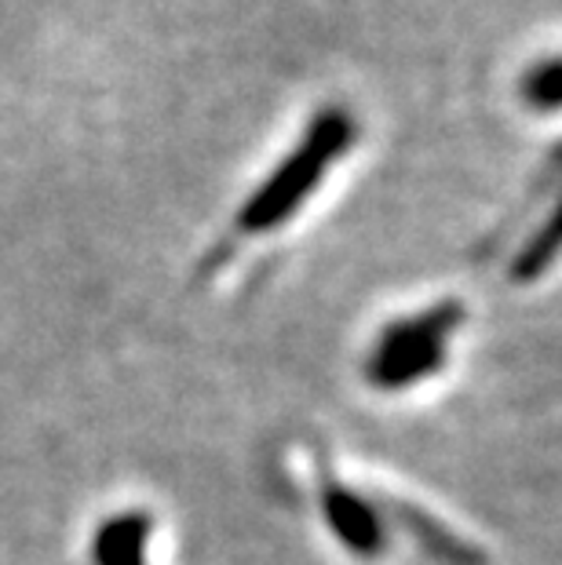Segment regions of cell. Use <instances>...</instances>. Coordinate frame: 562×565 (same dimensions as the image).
<instances>
[{"instance_id": "6da1fadb", "label": "cell", "mask_w": 562, "mask_h": 565, "mask_svg": "<svg viewBox=\"0 0 562 565\" xmlns=\"http://www.w3.org/2000/svg\"><path fill=\"white\" fill-rule=\"evenodd\" d=\"M354 117L343 106H321L304 128L300 142L285 153L278 168L263 179V183L248 194V201L237 212L234 226L242 234H271L278 231L285 220H293L296 212L310 201V194L326 183L347 150L354 147Z\"/></svg>"}, {"instance_id": "7a4b0ae2", "label": "cell", "mask_w": 562, "mask_h": 565, "mask_svg": "<svg viewBox=\"0 0 562 565\" xmlns=\"http://www.w3.org/2000/svg\"><path fill=\"white\" fill-rule=\"evenodd\" d=\"M460 321L464 303L446 299V303L427 307L421 315L388 324L373 347V358H369V383L380 391H402L435 376L446 362V343Z\"/></svg>"}, {"instance_id": "3957f363", "label": "cell", "mask_w": 562, "mask_h": 565, "mask_svg": "<svg viewBox=\"0 0 562 565\" xmlns=\"http://www.w3.org/2000/svg\"><path fill=\"white\" fill-rule=\"evenodd\" d=\"M321 511H326L329 529L337 533L340 544L358 558H377L384 551V525L380 514L358 497V492L343 489L337 482H326L321 489Z\"/></svg>"}, {"instance_id": "277c9868", "label": "cell", "mask_w": 562, "mask_h": 565, "mask_svg": "<svg viewBox=\"0 0 562 565\" xmlns=\"http://www.w3.org/2000/svg\"><path fill=\"white\" fill-rule=\"evenodd\" d=\"M150 514L125 511L99 525L92 540L95 565H147V540H150Z\"/></svg>"}, {"instance_id": "5b68a950", "label": "cell", "mask_w": 562, "mask_h": 565, "mask_svg": "<svg viewBox=\"0 0 562 565\" xmlns=\"http://www.w3.org/2000/svg\"><path fill=\"white\" fill-rule=\"evenodd\" d=\"M399 514H402V522L413 529V533H421V536H424V544H427V551H432L435 558L449 562V565H478V555H475V551H471L468 544H460V540L453 536L449 529L435 525L424 511L402 508V503H399Z\"/></svg>"}, {"instance_id": "8992f818", "label": "cell", "mask_w": 562, "mask_h": 565, "mask_svg": "<svg viewBox=\"0 0 562 565\" xmlns=\"http://www.w3.org/2000/svg\"><path fill=\"white\" fill-rule=\"evenodd\" d=\"M555 252H559V220L548 215V220L537 226L533 237L519 248L516 263H511V278L516 281H533L555 263Z\"/></svg>"}, {"instance_id": "52a82bcc", "label": "cell", "mask_w": 562, "mask_h": 565, "mask_svg": "<svg viewBox=\"0 0 562 565\" xmlns=\"http://www.w3.org/2000/svg\"><path fill=\"white\" fill-rule=\"evenodd\" d=\"M562 95V77H559V58H544L533 70H526L522 77V99L537 114H555Z\"/></svg>"}]
</instances>
